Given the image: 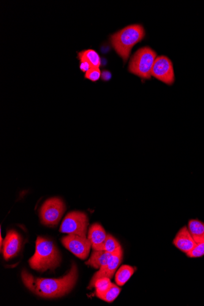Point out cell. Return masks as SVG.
<instances>
[{"mask_svg": "<svg viewBox=\"0 0 204 306\" xmlns=\"http://www.w3.org/2000/svg\"><path fill=\"white\" fill-rule=\"evenodd\" d=\"M77 58L80 61H85L91 65L92 68H99L101 65V59L96 51L85 50L78 53Z\"/></svg>", "mask_w": 204, "mask_h": 306, "instance_id": "9a60e30c", "label": "cell"}, {"mask_svg": "<svg viewBox=\"0 0 204 306\" xmlns=\"http://www.w3.org/2000/svg\"><path fill=\"white\" fill-rule=\"evenodd\" d=\"M89 222L86 214L81 212H71L62 221L59 232L68 235H78L87 238Z\"/></svg>", "mask_w": 204, "mask_h": 306, "instance_id": "5b68a950", "label": "cell"}, {"mask_svg": "<svg viewBox=\"0 0 204 306\" xmlns=\"http://www.w3.org/2000/svg\"><path fill=\"white\" fill-rule=\"evenodd\" d=\"M61 261L60 254L52 241L38 237L36 252L28 261L31 269L37 272H44L58 267Z\"/></svg>", "mask_w": 204, "mask_h": 306, "instance_id": "7a4b0ae2", "label": "cell"}, {"mask_svg": "<svg viewBox=\"0 0 204 306\" xmlns=\"http://www.w3.org/2000/svg\"><path fill=\"white\" fill-rule=\"evenodd\" d=\"M190 258H199L204 256V241L197 243L191 251L187 254Z\"/></svg>", "mask_w": 204, "mask_h": 306, "instance_id": "ffe728a7", "label": "cell"}, {"mask_svg": "<svg viewBox=\"0 0 204 306\" xmlns=\"http://www.w3.org/2000/svg\"><path fill=\"white\" fill-rule=\"evenodd\" d=\"M112 284L113 283H111L110 278H102L97 280L94 284L96 296L100 299L111 288Z\"/></svg>", "mask_w": 204, "mask_h": 306, "instance_id": "ac0fdd59", "label": "cell"}, {"mask_svg": "<svg viewBox=\"0 0 204 306\" xmlns=\"http://www.w3.org/2000/svg\"><path fill=\"white\" fill-rule=\"evenodd\" d=\"M22 239L20 234L14 230L7 231L2 243V254L6 261L17 255L20 251Z\"/></svg>", "mask_w": 204, "mask_h": 306, "instance_id": "30bf717a", "label": "cell"}, {"mask_svg": "<svg viewBox=\"0 0 204 306\" xmlns=\"http://www.w3.org/2000/svg\"><path fill=\"white\" fill-rule=\"evenodd\" d=\"M121 250H122V247L118 241L112 235L108 234L104 244H103L102 251L114 254L118 253Z\"/></svg>", "mask_w": 204, "mask_h": 306, "instance_id": "e0dca14e", "label": "cell"}, {"mask_svg": "<svg viewBox=\"0 0 204 306\" xmlns=\"http://www.w3.org/2000/svg\"><path fill=\"white\" fill-rule=\"evenodd\" d=\"M61 242L65 248L82 260H85L88 257L92 247L88 238L75 235H69L62 238Z\"/></svg>", "mask_w": 204, "mask_h": 306, "instance_id": "ba28073f", "label": "cell"}, {"mask_svg": "<svg viewBox=\"0 0 204 306\" xmlns=\"http://www.w3.org/2000/svg\"><path fill=\"white\" fill-rule=\"evenodd\" d=\"M102 78L103 80L104 81H108L111 79V74L110 72L107 71V70H105L102 73Z\"/></svg>", "mask_w": 204, "mask_h": 306, "instance_id": "603a6c76", "label": "cell"}, {"mask_svg": "<svg viewBox=\"0 0 204 306\" xmlns=\"http://www.w3.org/2000/svg\"><path fill=\"white\" fill-rule=\"evenodd\" d=\"M21 279L26 288L32 293L45 299H54L64 296L74 288L78 279V269L73 264L69 273L59 279L34 278L23 270Z\"/></svg>", "mask_w": 204, "mask_h": 306, "instance_id": "6da1fadb", "label": "cell"}, {"mask_svg": "<svg viewBox=\"0 0 204 306\" xmlns=\"http://www.w3.org/2000/svg\"><path fill=\"white\" fill-rule=\"evenodd\" d=\"M145 31L138 24L125 27L110 36V42L114 49L126 63L134 46L144 39Z\"/></svg>", "mask_w": 204, "mask_h": 306, "instance_id": "3957f363", "label": "cell"}, {"mask_svg": "<svg viewBox=\"0 0 204 306\" xmlns=\"http://www.w3.org/2000/svg\"><path fill=\"white\" fill-rule=\"evenodd\" d=\"M66 210L63 201L58 197L49 199L42 205L40 210V217L43 224L54 226L58 224Z\"/></svg>", "mask_w": 204, "mask_h": 306, "instance_id": "8992f818", "label": "cell"}, {"mask_svg": "<svg viewBox=\"0 0 204 306\" xmlns=\"http://www.w3.org/2000/svg\"><path fill=\"white\" fill-rule=\"evenodd\" d=\"M121 291V289L118 286L113 284L111 288L100 298V299L107 303H112L118 298Z\"/></svg>", "mask_w": 204, "mask_h": 306, "instance_id": "d6986e66", "label": "cell"}, {"mask_svg": "<svg viewBox=\"0 0 204 306\" xmlns=\"http://www.w3.org/2000/svg\"><path fill=\"white\" fill-rule=\"evenodd\" d=\"M84 77L86 79L96 82L101 77V72H100L99 68H92L86 72Z\"/></svg>", "mask_w": 204, "mask_h": 306, "instance_id": "44dd1931", "label": "cell"}, {"mask_svg": "<svg viewBox=\"0 0 204 306\" xmlns=\"http://www.w3.org/2000/svg\"><path fill=\"white\" fill-rule=\"evenodd\" d=\"M157 58V53L150 47L139 49L130 59L129 70L132 74L143 79L150 80L151 70Z\"/></svg>", "mask_w": 204, "mask_h": 306, "instance_id": "277c9868", "label": "cell"}, {"mask_svg": "<svg viewBox=\"0 0 204 306\" xmlns=\"http://www.w3.org/2000/svg\"><path fill=\"white\" fill-rule=\"evenodd\" d=\"M107 237V234L105 229L99 223L92 224L89 228L88 238L91 243L94 251H102L103 244Z\"/></svg>", "mask_w": 204, "mask_h": 306, "instance_id": "7c38bea8", "label": "cell"}, {"mask_svg": "<svg viewBox=\"0 0 204 306\" xmlns=\"http://www.w3.org/2000/svg\"><path fill=\"white\" fill-rule=\"evenodd\" d=\"M151 76L168 85H172L175 81L172 61L167 56L157 57L152 67Z\"/></svg>", "mask_w": 204, "mask_h": 306, "instance_id": "52a82bcc", "label": "cell"}, {"mask_svg": "<svg viewBox=\"0 0 204 306\" xmlns=\"http://www.w3.org/2000/svg\"><path fill=\"white\" fill-rule=\"evenodd\" d=\"M113 254L105 251H94L90 259L85 263L96 269H100L108 264Z\"/></svg>", "mask_w": 204, "mask_h": 306, "instance_id": "4fadbf2b", "label": "cell"}, {"mask_svg": "<svg viewBox=\"0 0 204 306\" xmlns=\"http://www.w3.org/2000/svg\"><path fill=\"white\" fill-rule=\"evenodd\" d=\"M135 272V268L129 266V265H122L118 270L115 276L117 285L123 286L132 277Z\"/></svg>", "mask_w": 204, "mask_h": 306, "instance_id": "2e32d148", "label": "cell"}, {"mask_svg": "<svg viewBox=\"0 0 204 306\" xmlns=\"http://www.w3.org/2000/svg\"><path fill=\"white\" fill-rule=\"evenodd\" d=\"M80 61V69L81 72L86 73L88 72V70L92 69V67L91 66V65L89 64L88 63V62L85 61Z\"/></svg>", "mask_w": 204, "mask_h": 306, "instance_id": "7402d4cb", "label": "cell"}, {"mask_svg": "<svg viewBox=\"0 0 204 306\" xmlns=\"http://www.w3.org/2000/svg\"><path fill=\"white\" fill-rule=\"evenodd\" d=\"M173 244L177 248L186 254L197 245L187 226H184L180 229L174 238Z\"/></svg>", "mask_w": 204, "mask_h": 306, "instance_id": "8fae6325", "label": "cell"}, {"mask_svg": "<svg viewBox=\"0 0 204 306\" xmlns=\"http://www.w3.org/2000/svg\"><path fill=\"white\" fill-rule=\"evenodd\" d=\"M188 229L196 243L204 241V223L198 219H191L188 224Z\"/></svg>", "mask_w": 204, "mask_h": 306, "instance_id": "5bb4252c", "label": "cell"}, {"mask_svg": "<svg viewBox=\"0 0 204 306\" xmlns=\"http://www.w3.org/2000/svg\"><path fill=\"white\" fill-rule=\"evenodd\" d=\"M122 259H123V251H122V249L118 253L113 254L108 264L104 267L100 269L99 272H97L94 275L90 282V284H89L88 289H90L94 288V284L99 279L108 278L111 280L113 277L114 273H116L118 267L120 266Z\"/></svg>", "mask_w": 204, "mask_h": 306, "instance_id": "9c48e42d", "label": "cell"}]
</instances>
